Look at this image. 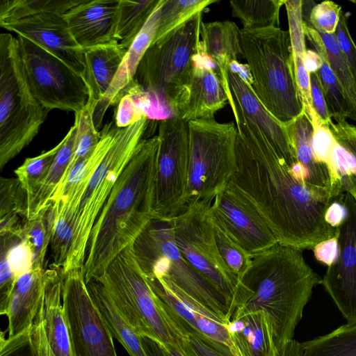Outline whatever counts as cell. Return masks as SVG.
<instances>
[{"mask_svg":"<svg viewBox=\"0 0 356 356\" xmlns=\"http://www.w3.org/2000/svg\"><path fill=\"white\" fill-rule=\"evenodd\" d=\"M56 212L49 204L32 219L24 222L20 236L29 244L33 257V269L44 268V258L50 244Z\"/></svg>","mask_w":356,"mask_h":356,"instance_id":"cell-39","label":"cell"},{"mask_svg":"<svg viewBox=\"0 0 356 356\" xmlns=\"http://www.w3.org/2000/svg\"><path fill=\"white\" fill-rule=\"evenodd\" d=\"M228 70L237 74L250 88L253 84V78L249 65L241 63L237 60L232 61L228 65Z\"/></svg>","mask_w":356,"mask_h":356,"instance_id":"cell-55","label":"cell"},{"mask_svg":"<svg viewBox=\"0 0 356 356\" xmlns=\"http://www.w3.org/2000/svg\"><path fill=\"white\" fill-rule=\"evenodd\" d=\"M49 111L28 83L17 38L0 35V170L33 140Z\"/></svg>","mask_w":356,"mask_h":356,"instance_id":"cell-7","label":"cell"},{"mask_svg":"<svg viewBox=\"0 0 356 356\" xmlns=\"http://www.w3.org/2000/svg\"><path fill=\"white\" fill-rule=\"evenodd\" d=\"M146 276L166 279L227 323L232 314L227 297L185 259L175 241L174 218L154 219L132 245Z\"/></svg>","mask_w":356,"mask_h":356,"instance_id":"cell-8","label":"cell"},{"mask_svg":"<svg viewBox=\"0 0 356 356\" xmlns=\"http://www.w3.org/2000/svg\"><path fill=\"white\" fill-rule=\"evenodd\" d=\"M141 342L147 356H164L159 343L145 335H140Z\"/></svg>","mask_w":356,"mask_h":356,"instance_id":"cell-56","label":"cell"},{"mask_svg":"<svg viewBox=\"0 0 356 356\" xmlns=\"http://www.w3.org/2000/svg\"><path fill=\"white\" fill-rule=\"evenodd\" d=\"M2 28L42 47L79 74L84 72V50L75 42L63 15L41 13L0 22Z\"/></svg>","mask_w":356,"mask_h":356,"instance_id":"cell-20","label":"cell"},{"mask_svg":"<svg viewBox=\"0 0 356 356\" xmlns=\"http://www.w3.org/2000/svg\"><path fill=\"white\" fill-rule=\"evenodd\" d=\"M347 174L349 175L350 179L356 189V168Z\"/></svg>","mask_w":356,"mask_h":356,"instance_id":"cell-58","label":"cell"},{"mask_svg":"<svg viewBox=\"0 0 356 356\" xmlns=\"http://www.w3.org/2000/svg\"><path fill=\"white\" fill-rule=\"evenodd\" d=\"M146 277L163 307L184 334L194 335L225 356H241L230 335L229 323L170 281Z\"/></svg>","mask_w":356,"mask_h":356,"instance_id":"cell-16","label":"cell"},{"mask_svg":"<svg viewBox=\"0 0 356 356\" xmlns=\"http://www.w3.org/2000/svg\"><path fill=\"white\" fill-rule=\"evenodd\" d=\"M211 222L220 254L228 269L238 280L250 266L252 256L212 218Z\"/></svg>","mask_w":356,"mask_h":356,"instance_id":"cell-44","label":"cell"},{"mask_svg":"<svg viewBox=\"0 0 356 356\" xmlns=\"http://www.w3.org/2000/svg\"><path fill=\"white\" fill-rule=\"evenodd\" d=\"M27 195L17 177L0 178V218L18 215L26 219Z\"/></svg>","mask_w":356,"mask_h":356,"instance_id":"cell-46","label":"cell"},{"mask_svg":"<svg viewBox=\"0 0 356 356\" xmlns=\"http://www.w3.org/2000/svg\"><path fill=\"white\" fill-rule=\"evenodd\" d=\"M309 73L312 108L321 125L327 128L332 120L327 106L324 90L316 72Z\"/></svg>","mask_w":356,"mask_h":356,"instance_id":"cell-50","label":"cell"},{"mask_svg":"<svg viewBox=\"0 0 356 356\" xmlns=\"http://www.w3.org/2000/svg\"><path fill=\"white\" fill-rule=\"evenodd\" d=\"M148 118L118 127L113 141L93 173L76 214L71 248L63 273L83 268L92 227L117 180L145 137Z\"/></svg>","mask_w":356,"mask_h":356,"instance_id":"cell-9","label":"cell"},{"mask_svg":"<svg viewBox=\"0 0 356 356\" xmlns=\"http://www.w3.org/2000/svg\"><path fill=\"white\" fill-rule=\"evenodd\" d=\"M210 212L211 218L251 256L278 243L257 211L227 187L216 195Z\"/></svg>","mask_w":356,"mask_h":356,"instance_id":"cell-18","label":"cell"},{"mask_svg":"<svg viewBox=\"0 0 356 356\" xmlns=\"http://www.w3.org/2000/svg\"><path fill=\"white\" fill-rule=\"evenodd\" d=\"M83 0H1L0 22L41 13L64 15Z\"/></svg>","mask_w":356,"mask_h":356,"instance_id":"cell-41","label":"cell"},{"mask_svg":"<svg viewBox=\"0 0 356 356\" xmlns=\"http://www.w3.org/2000/svg\"><path fill=\"white\" fill-rule=\"evenodd\" d=\"M327 129L336 143L356 161V125L346 120L336 123L331 121Z\"/></svg>","mask_w":356,"mask_h":356,"instance_id":"cell-49","label":"cell"},{"mask_svg":"<svg viewBox=\"0 0 356 356\" xmlns=\"http://www.w3.org/2000/svg\"><path fill=\"white\" fill-rule=\"evenodd\" d=\"M240 29L231 21L202 22L201 48L216 66V72L226 92L232 113L235 104L228 81V65L241 55Z\"/></svg>","mask_w":356,"mask_h":356,"instance_id":"cell-26","label":"cell"},{"mask_svg":"<svg viewBox=\"0 0 356 356\" xmlns=\"http://www.w3.org/2000/svg\"><path fill=\"white\" fill-rule=\"evenodd\" d=\"M284 6L288 16L299 97L305 112L312 121L315 112L312 108L309 73L305 65L307 51L302 26V1H286Z\"/></svg>","mask_w":356,"mask_h":356,"instance_id":"cell-30","label":"cell"},{"mask_svg":"<svg viewBox=\"0 0 356 356\" xmlns=\"http://www.w3.org/2000/svg\"><path fill=\"white\" fill-rule=\"evenodd\" d=\"M318 33L325 49L327 62L346 100L348 118L356 122V81L346 63L335 34Z\"/></svg>","mask_w":356,"mask_h":356,"instance_id":"cell-40","label":"cell"},{"mask_svg":"<svg viewBox=\"0 0 356 356\" xmlns=\"http://www.w3.org/2000/svg\"><path fill=\"white\" fill-rule=\"evenodd\" d=\"M62 302L73 356H117L113 337L89 293L82 268L63 274Z\"/></svg>","mask_w":356,"mask_h":356,"instance_id":"cell-14","label":"cell"},{"mask_svg":"<svg viewBox=\"0 0 356 356\" xmlns=\"http://www.w3.org/2000/svg\"><path fill=\"white\" fill-rule=\"evenodd\" d=\"M321 277L307 264L302 250L279 243L252 256L238 278L230 318L262 311L272 325L277 354L292 343L296 325Z\"/></svg>","mask_w":356,"mask_h":356,"instance_id":"cell-2","label":"cell"},{"mask_svg":"<svg viewBox=\"0 0 356 356\" xmlns=\"http://www.w3.org/2000/svg\"><path fill=\"white\" fill-rule=\"evenodd\" d=\"M241 56L253 78L252 91L264 107L286 124L304 111L296 81L289 31L280 27L240 29Z\"/></svg>","mask_w":356,"mask_h":356,"instance_id":"cell-4","label":"cell"},{"mask_svg":"<svg viewBox=\"0 0 356 356\" xmlns=\"http://www.w3.org/2000/svg\"><path fill=\"white\" fill-rule=\"evenodd\" d=\"M337 236L322 241L313 248L314 256L318 261L328 266L337 257Z\"/></svg>","mask_w":356,"mask_h":356,"instance_id":"cell-53","label":"cell"},{"mask_svg":"<svg viewBox=\"0 0 356 356\" xmlns=\"http://www.w3.org/2000/svg\"><path fill=\"white\" fill-rule=\"evenodd\" d=\"M217 0H164L159 24L152 44L161 43Z\"/></svg>","mask_w":356,"mask_h":356,"instance_id":"cell-38","label":"cell"},{"mask_svg":"<svg viewBox=\"0 0 356 356\" xmlns=\"http://www.w3.org/2000/svg\"><path fill=\"white\" fill-rule=\"evenodd\" d=\"M74 115V124L76 127V134L74 152L59 186L64 182L77 163L88 158L93 152L101 138L100 131L94 124L93 112L87 104Z\"/></svg>","mask_w":356,"mask_h":356,"instance_id":"cell-42","label":"cell"},{"mask_svg":"<svg viewBox=\"0 0 356 356\" xmlns=\"http://www.w3.org/2000/svg\"><path fill=\"white\" fill-rule=\"evenodd\" d=\"M211 203L201 200L187 203L174 218L175 241L188 263L227 297L232 307L238 278L228 269L218 251L211 222Z\"/></svg>","mask_w":356,"mask_h":356,"instance_id":"cell-11","label":"cell"},{"mask_svg":"<svg viewBox=\"0 0 356 356\" xmlns=\"http://www.w3.org/2000/svg\"><path fill=\"white\" fill-rule=\"evenodd\" d=\"M119 0H83L63 15L76 44L83 49L115 40Z\"/></svg>","mask_w":356,"mask_h":356,"instance_id":"cell-21","label":"cell"},{"mask_svg":"<svg viewBox=\"0 0 356 356\" xmlns=\"http://www.w3.org/2000/svg\"><path fill=\"white\" fill-rule=\"evenodd\" d=\"M200 13L167 40L152 44L134 78L147 91L158 108L171 117H179L186 102L193 70V57L199 51Z\"/></svg>","mask_w":356,"mask_h":356,"instance_id":"cell-5","label":"cell"},{"mask_svg":"<svg viewBox=\"0 0 356 356\" xmlns=\"http://www.w3.org/2000/svg\"><path fill=\"white\" fill-rule=\"evenodd\" d=\"M216 66L203 51L193 57V70L184 107L179 118L186 121L212 119L228 103Z\"/></svg>","mask_w":356,"mask_h":356,"instance_id":"cell-22","label":"cell"},{"mask_svg":"<svg viewBox=\"0 0 356 356\" xmlns=\"http://www.w3.org/2000/svg\"><path fill=\"white\" fill-rule=\"evenodd\" d=\"M227 74L234 101L245 116L259 128L291 168L298 164L286 125L264 107L252 88L237 74L229 70Z\"/></svg>","mask_w":356,"mask_h":356,"instance_id":"cell-24","label":"cell"},{"mask_svg":"<svg viewBox=\"0 0 356 356\" xmlns=\"http://www.w3.org/2000/svg\"><path fill=\"white\" fill-rule=\"evenodd\" d=\"M164 356H184L179 349V346H165L159 343Z\"/></svg>","mask_w":356,"mask_h":356,"instance_id":"cell-57","label":"cell"},{"mask_svg":"<svg viewBox=\"0 0 356 356\" xmlns=\"http://www.w3.org/2000/svg\"><path fill=\"white\" fill-rule=\"evenodd\" d=\"M346 214L345 207L337 200L333 202L328 207L325 214V219L332 227L337 228L343 221Z\"/></svg>","mask_w":356,"mask_h":356,"instance_id":"cell-54","label":"cell"},{"mask_svg":"<svg viewBox=\"0 0 356 356\" xmlns=\"http://www.w3.org/2000/svg\"><path fill=\"white\" fill-rule=\"evenodd\" d=\"M179 349L184 356H225L191 334H184Z\"/></svg>","mask_w":356,"mask_h":356,"instance_id":"cell-51","label":"cell"},{"mask_svg":"<svg viewBox=\"0 0 356 356\" xmlns=\"http://www.w3.org/2000/svg\"><path fill=\"white\" fill-rule=\"evenodd\" d=\"M30 89L47 110H82L88 92L83 78L58 58L33 42L17 37Z\"/></svg>","mask_w":356,"mask_h":356,"instance_id":"cell-12","label":"cell"},{"mask_svg":"<svg viewBox=\"0 0 356 356\" xmlns=\"http://www.w3.org/2000/svg\"><path fill=\"white\" fill-rule=\"evenodd\" d=\"M83 50V79L88 92L86 104L94 112L110 89L126 52L116 42Z\"/></svg>","mask_w":356,"mask_h":356,"instance_id":"cell-28","label":"cell"},{"mask_svg":"<svg viewBox=\"0 0 356 356\" xmlns=\"http://www.w3.org/2000/svg\"><path fill=\"white\" fill-rule=\"evenodd\" d=\"M86 283L112 337L123 346L129 356H147L140 335L121 314L103 287L95 280Z\"/></svg>","mask_w":356,"mask_h":356,"instance_id":"cell-31","label":"cell"},{"mask_svg":"<svg viewBox=\"0 0 356 356\" xmlns=\"http://www.w3.org/2000/svg\"><path fill=\"white\" fill-rule=\"evenodd\" d=\"M158 136L154 219H173L187 204L188 122L176 116L161 120Z\"/></svg>","mask_w":356,"mask_h":356,"instance_id":"cell-13","label":"cell"},{"mask_svg":"<svg viewBox=\"0 0 356 356\" xmlns=\"http://www.w3.org/2000/svg\"><path fill=\"white\" fill-rule=\"evenodd\" d=\"M285 125L302 171L305 188L319 200H337L343 192L341 176L336 169L316 155L314 148L315 129L311 118L303 111Z\"/></svg>","mask_w":356,"mask_h":356,"instance_id":"cell-19","label":"cell"},{"mask_svg":"<svg viewBox=\"0 0 356 356\" xmlns=\"http://www.w3.org/2000/svg\"><path fill=\"white\" fill-rule=\"evenodd\" d=\"M114 115L118 127L130 126L143 118L163 120V112L158 108L150 95L134 79L121 94Z\"/></svg>","mask_w":356,"mask_h":356,"instance_id":"cell-34","label":"cell"},{"mask_svg":"<svg viewBox=\"0 0 356 356\" xmlns=\"http://www.w3.org/2000/svg\"><path fill=\"white\" fill-rule=\"evenodd\" d=\"M0 340V356H30L29 332L6 339L3 332H1Z\"/></svg>","mask_w":356,"mask_h":356,"instance_id":"cell-52","label":"cell"},{"mask_svg":"<svg viewBox=\"0 0 356 356\" xmlns=\"http://www.w3.org/2000/svg\"><path fill=\"white\" fill-rule=\"evenodd\" d=\"M74 226V220L56 213L50 246L52 265L57 268L62 269L66 261L72 245Z\"/></svg>","mask_w":356,"mask_h":356,"instance_id":"cell-47","label":"cell"},{"mask_svg":"<svg viewBox=\"0 0 356 356\" xmlns=\"http://www.w3.org/2000/svg\"><path fill=\"white\" fill-rule=\"evenodd\" d=\"M76 134V127L74 124L61 140V147L55 156L49 171L29 203L26 220L33 218L49 205V200L63 178L72 159Z\"/></svg>","mask_w":356,"mask_h":356,"instance_id":"cell-32","label":"cell"},{"mask_svg":"<svg viewBox=\"0 0 356 356\" xmlns=\"http://www.w3.org/2000/svg\"><path fill=\"white\" fill-rule=\"evenodd\" d=\"M44 271L33 269L16 281L4 312L8 320V339L29 332L43 293Z\"/></svg>","mask_w":356,"mask_h":356,"instance_id":"cell-27","label":"cell"},{"mask_svg":"<svg viewBox=\"0 0 356 356\" xmlns=\"http://www.w3.org/2000/svg\"><path fill=\"white\" fill-rule=\"evenodd\" d=\"M164 0L159 4L145 26L126 51L110 89L101 104L93 112L94 124L97 129L102 124L104 114L111 105H116L123 90L134 80L138 67L156 35Z\"/></svg>","mask_w":356,"mask_h":356,"instance_id":"cell-25","label":"cell"},{"mask_svg":"<svg viewBox=\"0 0 356 356\" xmlns=\"http://www.w3.org/2000/svg\"><path fill=\"white\" fill-rule=\"evenodd\" d=\"M284 0H232V15L241 20L243 29L279 27L280 12Z\"/></svg>","mask_w":356,"mask_h":356,"instance_id":"cell-36","label":"cell"},{"mask_svg":"<svg viewBox=\"0 0 356 356\" xmlns=\"http://www.w3.org/2000/svg\"><path fill=\"white\" fill-rule=\"evenodd\" d=\"M300 356H356V323L300 343Z\"/></svg>","mask_w":356,"mask_h":356,"instance_id":"cell-37","label":"cell"},{"mask_svg":"<svg viewBox=\"0 0 356 356\" xmlns=\"http://www.w3.org/2000/svg\"><path fill=\"white\" fill-rule=\"evenodd\" d=\"M61 145L60 141L49 151L37 156L26 159L15 170L16 177L26 193L28 206L49 171Z\"/></svg>","mask_w":356,"mask_h":356,"instance_id":"cell-43","label":"cell"},{"mask_svg":"<svg viewBox=\"0 0 356 356\" xmlns=\"http://www.w3.org/2000/svg\"><path fill=\"white\" fill-rule=\"evenodd\" d=\"M62 269L45 268L44 286L29 331L30 356H73L63 302Z\"/></svg>","mask_w":356,"mask_h":356,"instance_id":"cell-17","label":"cell"},{"mask_svg":"<svg viewBox=\"0 0 356 356\" xmlns=\"http://www.w3.org/2000/svg\"><path fill=\"white\" fill-rule=\"evenodd\" d=\"M188 128L187 203L213 202L236 170L237 129L233 122L221 123L214 118L188 121Z\"/></svg>","mask_w":356,"mask_h":356,"instance_id":"cell-10","label":"cell"},{"mask_svg":"<svg viewBox=\"0 0 356 356\" xmlns=\"http://www.w3.org/2000/svg\"><path fill=\"white\" fill-rule=\"evenodd\" d=\"M118 128L114 121L105 124L99 131L101 138L93 152L77 163L64 182L57 188L49 202L53 204L56 213H62L75 222L89 181L110 148Z\"/></svg>","mask_w":356,"mask_h":356,"instance_id":"cell-23","label":"cell"},{"mask_svg":"<svg viewBox=\"0 0 356 356\" xmlns=\"http://www.w3.org/2000/svg\"><path fill=\"white\" fill-rule=\"evenodd\" d=\"M227 327L241 356H277L272 325L265 312L232 318Z\"/></svg>","mask_w":356,"mask_h":356,"instance_id":"cell-29","label":"cell"},{"mask_svg":"<svg viewBox=\"0 0 356 356\" xmlns=\"http://www.w3.org/2000/svg\"><path fill=\"white\" fill-rule=\"evenodd\" d=\"M343 192L339 200L346 209L337 227V255L327 266L321 284L346 319L356 323V189L348 174L341 175Z\"/></svg>","mask_w":356,"mask_h":356,"instance_id":"cell-15","label":"cell"},{"mask_svg":"<svg viewBox=\"0 0 356 356\" xmlns=\"http://www.w3.org/2000/svg\"><path fill=\"white\" fill-rule=\"evenodd\" d=\"M341 6L332 1L314 5L309 13L308 1H302V22L323 34H334L341 13Z\"/></svg>","mask_w":356,"mask_h":356,"instance_id":"cell-45","label":"cell"},{"mask_svg":"<svg viewBox=\"0 0 356 356\" xmlns=\"http://www.w3.org/2000/svg\"><path fill=\"white\" fill-rule=\"evenodd\" d=\"M160 0H119L115 40L127 51L140 32Z\"/></svg>","mask_w":356,"mask_h":356,"instance_id":"cell-35","label":"cell"},{"mask_svg":"<svg viewBox=\"0 0 356 356\" xmlns=\"http://www.w3.org/2000/svg\"><path fill=\"white\" fill-rule=\"evenodd\" d=\"M160 140L138 143L91 230L83 267L86 282L101 276L110 263L154 219V191Z\"/></svg>","mask_w":356,"mask_h":356,"instance_id":"cell-3","label":"cell"},{"mask_svg":"<svg viewBox=\"0 0 356 356\" xmlns=\"http://www.w3.org/2000/svg\"><path fill=\"white\" fill-rule=\"evenodd\" d=\"M235 108L237 168L227 188L257 211L280 245L313 249L337 236L325 219L333 202L310 193L259 128Z\"/></svg>","mask_w":356,"mask_h":356,"instance_id":"cell-1","label":"cell"},{"mask_svg":"<svg viewBox=\"0 0 356 356\" xmlns=\"http://www.w3.org/2000/svg\"><path fill=\"white\" fill-rule=\"evenodd\" d=\"M334 34L346 63L356 81V44L350 35L347 24V16L343 10Z\"/></svg>","mask_w":356,"mask_h":356,"instance_id":"cell-48","label":"cell"},{"mask_svg":"<svg viewBox=\"0 0 356 356\" xmlns=\"http://www.w3.org/2000/svg\"><path fill=\"white\" fill-rule=\"evenodd\" d=\"M303 31L316 52L321 59L320 67L316 71L322 83L325 101L331 118L336 122L348 118V108L346 100L336 76L327 60L325 49L319 33L310 26L303 24Z\"/></svg>","mask_w":356,"mask_h":356,"instance_id":"cell-33","label":"cell"},{"mask_svg":"<svg viewBox=\"0 0 356 356\" xmlns=\"http://www.w3.org/2000/svg\"><path fill=\"white\" fill-rule=\"evenodd\" d=\"M96 280L139 335L179 346L184 334L170 318L140 267L132 245L124 249Z\"/></svg>","mask_w":356,"mask_h":356,"instance_id":"cell-6","label":"cell"}]
</instances>
